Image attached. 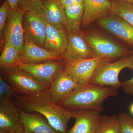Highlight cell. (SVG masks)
Returning a JSON list of instances; mask_svg holds the SVG:
<instances>
[{"mask_svg": "<svg viewBox=\"0 0 133 133\" xmlns=\"http://www.w3.org/2000/svg\"><path fill=\"white\" fill-rule=\"evenodd\" d=\"M23 133H33L31 132H29V131H24V132H23Z\"/></svg>", "mask_w": 133, "mask_h": 133, "instance_id": "obj_34", "label": "cell"}, {"mask_svg": "<svg viewBox=\"0 0 133 133\" xmlns=\"http://www.w3.org/2000/svg\"><path fill=\"white\" fill-rule=\"evenodd\" d=\"M111 14L120 17L133 26V5L121 1H111Z\"/></svg>", "mask_w": 133, "mask_h": 133, "instance_id": "obj_22", "label": "cell"}, {"mask_svg": "<svg viewBox=\"0 0 133 133\" xmlns=\"http://www.w3.org/2000/svg\"><path fill=\"white\" fill-rule=\"evenodd\" d=\"M24 11L21 8L10 9L4 31L5 42L14 45L21 55L24 46L25 35L23 24Z\"/></svg>", "mask_w": 133, "mask_h": 133, "instance_id": "obj_9", "label": "cell"}, {"mask_svg": "<svg viewBox=\"0 0 133 133\" xmlns=\"http://www.w3.org/2000/svg\"><path fill=\"white\" fill-rule=\"evenodd\" d=\"M9 3L11 9L16 10L20 8L21 0H7Z\"/></svg>", "mask_w": 133, "mask_h": 133, "instance_id": "obj_30", "label": "cell"}, {"mask_svg": "<svg viewBox=\"0 0 133 133\" xmlns=\"http://www.w3.org/2000/svg\"><path fill=\"white\" fill-rule=\"evenodd\" d=\"M15 93L12 87L0 76V98L12 100Z\"/></svg>", "mask_w": 133, "mask_h": 133, "instance_id": "obj_27", "label": "cell"}, {"mask_svg": "<svg viewBox=\"0 0 133 133\" xmlns=\"http://www.w3.org/2000/svg\"><path fill=\"white\" fill-rule=\"evenodd\" d=\"M79 85L76 80L63 70L58 75L50 88L52 101L59 105Z\"/></svg>", "mask_w": 133, "mask_h": 133, "instance_id": "obj_15", "label": "cell"}, {"mask_svg": "<svg viewBox=\"0 0 133 133\" xmlns=\"http://www.w3.org/2000/svg\"><path fill=\"white\" fill-rule=\"evenodd\" d=\"M84 10V3L65 8L66 29L70 33H80Z\"/></svg>", "mask_w": 133, "mask_h": 133, "instance_id": "obj_20", "label": "cell"}, {"mask_svg": "<svg viewBox=\"0 0 133 133\" xmlns=\"http://www.w3.org/2000/svg\"><path fill=\"white\" fill-rule=\"evenodd\" d=\"M118 89L91 83L79 85L59 105L71 111L81 109L102 112L103 102L110 97L118 94Z\"/></svg>", "mask_w": 133, "mask_h": 133, "instance_id": "obj_2", "label": "cell"}, {"mask_svg": "<svg viewBox=\"0 0 133 133\" xmlns=\"http://www.w3.org/2000/svg\"><path fill=\"white\" fill-rule=\"evenodd\" d=\"M61 55L41 47L25 36L24 46L20 62L36 64L51 60H63Z\"/></svg>", "mask_w": 133, "mask_h": 133, "instance_id": "obj_13", "label": "cell"}, {"mask_svg": "<svg viewBox=\"0 0 133 133\" xmlns=\"http://www.w3.org/2000/svg\"><path fill=\"white\" fill-rule=\"evenodd\" d=\"M131 53L133 59V50ZM121 87L126 94L133 95V75L130 79L121 82Z\"/></svg>", "mask_w": 133, "mask_h": 133, "instance_id": "obj_28", "label": "cell"}, {"mask_svg": "<svg viewBox=\"0 0 133 133\" xmlns=\"http://www.w3.org/2000/svg\"><path fill=\"white\" fill-rule=\"evenodd\" d=\"M119 121L122 133H133V118L125 112L119 114Z\"/></svg>", "mask_w": 133, "mask_h": 133, "instance_id": "obj_25", "label": "cell"}, {"mask_svg": "<svg viewBox=\"0 0 133 133\" xmlns=\"http://www.w3.org/2000/svg\"><path fill=\"white\" fill-rule=\"evenodd\" d=\"M110 15L98 20V25L133 47V26L120 17Z\"/></svg>", "mask_w": 133, "mask_h": 133, "instance_id": "obj_11", "label": "cell"}, {"mask_svg": "<svg viewBox=\"0 0 133 133\" xmlns=\"http://www.w3.org/2000/svg\"><path fill=\"white\" fill-rule=\"evenodd\" d=\"M23 24L25 36L43 48L46 36L47 22L43 15L24 11L23 17Z\"/></svg>", "mask_w": 133, "mask_h": 133, "instance_id": "obj_10", "label": "cell"}, {"mask_svg": "<svg viewBox=\"0 0 133 133\" xmlns=\"http://www.w3.org/2000/svg\"><path fill=\"white\" fill-rule=\"evenodd\" d=\"M62 60H51L36 64L19 62L15 66L50 88L58 75L64 69V62Z\"/></svg>", "mask_w": 133, "mask_h": 133, "instance_id": "obj_6", "label": "cell"}, {"mask_svg": "<svg viewBox=\"0 0 133 133\" xmlns=\"http://www.w3.org/2000/svg\"><path fill=\"white\" fill-rule=\"evenodd\" d=\"M129 110L130 113L133 116V102L130 105L129 107Z\"/></svg>", "mask_w": 133, "mask_h": 133, "instance_id": "obj_32", "label": "cell"}, {"mask_svg": "<svg viewBox=\"0 0 133 133\" xmlns=\"http://www.w3.org/2000/svg\"><path fill=\"white\" fill-rule=\"evenodd\" d=\"M1 72V76L19 94H30L50 89L17 66L2 69Z\"/></svg>", "mask_w": 133, "mask_h": 133, "instance_id": "obj_4", "label": "cell"}, {"mask_svg": "<svg viewBox=\"0 0 133 133\" xmlns=\"http://www.w3.org/2000/svg\"><path fill=\"white\" fill-rule=\"evenodd\" d=\"M13 99L21 110L27 112L40 114L57 131L68 133V124L75 116L74 111L65 109L55 103L49 90L28 94L16 92Z\"/></svg>", "mask_w": 133, "mask_h": 133, "instance_id": "obj_1", "label": "cell"}, {"mask_svg": "<svg viewBox=\"0 0 133 133\" xmlns=\"http://www.w3.org/2000/svg\"><path fill=\"white\" fill-rule=\"evenodd\" d=\"M20 7L24 11L42 14V0H21Z\"/></svg>", "mask_w": 133, "mask_h": 133, "instance_id": "obj_24", "label": "cell"}, {"mask_svg": "<svg viewBox=\"0 0 133 133\" xmlns=\"http://www.w3.org/2000/svg\"><path fill=\"white\" fill-rule=\"evenodd\" d=\"M68 44L62 55L64 61L94 58V53L85 37L80 33H70Z\"/></svg>", "mask_w": 133, "mask_h": 133, "instance_id": "obj_12", "label": "cell"}, {"mask_svg": "<svg viewBox=\"0 0 133 133\" xmlns=\"http://www.w3.org/2000/svg\"><path fill=\"white\" fill-rule=\"evenodd\" d=\"M0 133H12L9 132H4V131H0Z\"/></svg>", "mask_w": 133, "mask_h": 133, "instance_id": "obj_33", "label": "cell"}, {"mask_svg": "<svg viewBox=\"0 0 133 133\" xmlns=\"http://www.w3.org/2000/svg\"><path fill=\"white\" fill-rule=\"evenodd\" d=\"M63 7L65 8L84 3V0H59Z\"/></svg>", "mask_w": 133, "mask_h": 133, "instance_id": "obj_29", "label": "cell"}, {"mask_svg": "<svg viewBox=\"0 0 133 133\" xmlns=\"http://www.w3.org/2000/svg\"><path fill=\"white\" fill-rule=\"evenodd\" d=\"M21 55L15 46L5 42V46L0 56L1 70L15 66L20 62Z\"/></svg>", "mask_w": 133, "mask_h": 133, "instance_id": "obj_21", "label": "cell"}, {"mask_svg": "<svg viewBox=\"0 0 133 133\" xmlns=\"http://www.w3.org/2000/svg\"><path fill=\"white\" fill-rule=\"evenodd\" d=\"M95 133H122L118 116L102 115Z\"/></svg>", "mask_w": 133, "mask_h": 133, "instance_id": "obj_23", "label": "cell"}, {"mask_svg": "<svg viewBox=\"0 0 133 133\" xmlns=\"http://www.w3.org/2000/svg\"><path fill=\"white\" fill-rule=\"evenodd\" d=\"M64 62V71L79 84L90 83L98 66L103 62H109L102 58Z\"/></svg>", "mask_w": 133, "mask_h": 133, "instance_id": "obj_7", "label": "cell"}, {"mask_svg": "<svg viewBox=\"0 0 133 133\" xmlns=\"http://www.w3.org/2000/svg\"><path fill=\"white\" fill-rule=\"evenodd\" d=\"M20 109L12 100L0 98V131L23 133Z\"/></svg>", "mask_w": 133, "mask_h": 133, "instance_id": "obj_8", "label": "cell"}, {"mask_svg": "<svg viewBox=\"0 0 133 133\" xmlns=\"http://www.w3.org/2000/svg\"><path fill=\"white\" fill-rule=\"evenodd\" d=\"M84 37L93 51L94 58H102L111 62L127 56V53L125 48L99 33H88Z\"/></svg>", "mask_w": 133, "mask_h": 133, "instance_id": "obj_5", "label": "cell"}, {"mask_svg": "<svg viewBox=\"0 0 133 133\" xmlns=\"http://www.w3.org/2000/svg\"><path fill=\"white\" fill-rule=\"evenodd\" d=\"M133 59L131 55L115 62H103L98 66L90 83L102 86L111 87L118 89L121 87L119 80L120 72L125 68L133 69Z\"/></svg>", "mask_w": 133, "mask_h": 133, "instance_id": "obj_3", "label": "cell"}, {"mask_svg": "<svg viewBox=\"0 0 133 133\" xmlns=\"http://www.w3.org/2000/svg\"><path fill=\"white\" fill-rule=\"evenodd\" d=\"M20 112L24 131L33 133H62L53 128L40 114L27 112L20 109Z\"/></svg>", "mask_w": 133, "mask_h": 133, "instance_id": "obj_17", "label": "cell"}, {"mask_svg": "<svg viewBox=\"0 0 133 133\" xmlns=\"http://www.w3.org/2000/svg\"><path fill=\"white\" fill-rule=\"evenodd\" d=\"M43 16L48 24L58 29L66 27L64 8L59 0H45L43 2Z\"/></svg>", "mask_w": 133, "mask_h": 133, "instance_id": "obj_18", "label": "cell"}, {"mask_svg": "<svg viewBox=\"0 0 133 133\" xmlns=\"http://www.w3.org/2000/svg\"><path fill=\"white\" fill-rule=\"evenodd\" d=\"M110 2L113 1H121L126 2L129 3L133 5V0H109Z\"/></svg>", "mask_w": 133, "mask_h": 133, "instance_id": "obj_31", "label": "cell"}, {"mask_svg": "<svg viewBox=\"0 0 133 133\" xmlns=\"http://www.w3.org/2000/svg\"><path fill=\"white\" fill-rule=\"evenodd\" d=\"M68 37L64 29H58L47 23L44 48L62 56L68 44Z\"/></svg>", "mask_w": 133, "mask_h": 133, "instance_id": "obj_19", "label": "cell"}, {"mask_svg": "<svg viewBox=\"0 0 133 133\" xmlns=\"http://www.w3.org/2000/svg\"><path fill=\"white\" fill-rule=\"evenodd\" d=\"M11 8L8 2L5 0L0 8V37L2 40L6 26V21L8 17Z\"/></svg>", "mask_w": 133, "mask_h": 133, "instance_id": "obj_26", "label": "cell"}, {"mask_svg": "<svg viewBox=\"0 0 133 133\" xmlns=\"http://www.w3.org/2000/svg\"><path fill=\"white\" fill-rule=\"evenodd\" d=\"M74 112L75 123L68 133H95L102 118L101 112L87 109Z\"/></svg>", "mask_w": 133, "mask_h": 133, "instance_id": "obj_14", "label": "cell"}, {"mask_svg": "<svg viewBox=\"0 0 133 133\" xmlns=\"http://www.w3.org/2000/svg\"><path fill=\"white\" fill-rule=\"evenodd\" d=\"M84 10L81 26L85 27L96 20L111 14L109 0H84Z\"/></svg>", "mask_w": 133, "mask_h": 133, "instance_id": "obj_16", "label": "cell"}]
</instances>
